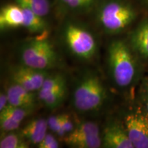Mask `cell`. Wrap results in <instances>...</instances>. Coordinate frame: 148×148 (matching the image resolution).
<instances>
[{"instance_id": "30bf717a", "label": "cell", "mask_w": 148, "mask_h": 148, "mask_svg": "<svg viewBox=\"0 0 148 148\" xmlns=\"http://www.w3.org/2000/svg\"><path fill=\"white\" fill-rule=\"evenodd\" d=\"M23 9L18 4L3 6L0 12V28L1 30L23 26Z\"/></svg>"}, {"instance_id": "4fadbf2b", "label": "cell", "mask_w": 148, "mask_h": 148, "mask_svg": "<svg viewBox=\"0 0 148 148\" xmlns=\"http://www.w3.org/2000/svg\"><path fill=\"white\" fill-rule=\"evenodd\" d=\"M23 12V26L32 33H42L47 28V23L40 16L29 9L21 7Z\"/></svg>"}, {"instance_id": "d4e9b609", "label": "cell", "mask_w": 148, "mask_h": 148, "mask_svg": "<svg viewBox=\"0 0 148 148\" xmlns=\"http://www.w3.org/2000/svg\"><path fill=\"white\" fill-rule=\"evenodd\" d=\"M48 127L53 132L59 134L60 131L61 125V114L60 115L51 116L47 119Z\"/></svg>"}, {"instance_id": "e0dca14e", "label": "cell", "mask_w": 148, "mask_h": 148, "mask_svg": "<svg viewBox=\"0 0 148 148\" xmlns=\"http://www.w3.org/2000/svg\"><path fill=\"white\" fill-rule=\"evenodd\" d=\"M99 128L97 123L92 121H84L79 123L66 136L70 138L79 137L86 135H99Z\"/></svg>"}, {"instance_id": "5b68a950", "label": "cell", "mask_w": 148, "mask_h": 148, "mask_svg": "<svg viewBox=\"0 0 148 148\" xmlns=\"http://www.w3.org/2000/svg\"><path fill=\"white\" fill-rule=\"evenodd\" d=\"M64 38L70 51L79 58L90 59L95 53L97 42L95 38L82 27L68 25L64 29Z\"/></svg>"}, {"instance_id": "7402d4cb", "label": "cell", "mask_w": 148, "mask_h": 148, "mask_svg": "<svg viewBox=\"0 0 148 148\" xmlns=\"http://www.w3.org/2000/svg\"><path fill=\"white\" fill-rule=\"evenodd\" d=\"M68 8L73 10H84L93 4L95 0H60Z\"/></svg>"}, {"instance_id": "44dd1931", "label": "cell", "mask_w": 148, "mask_h": 148, "mask_svg": "<svg viewBox=\"0 0 148 148\" xmlns=\"http://www.w3.org/2000/svg\"><path fill=\"white\" fill-rule=\"evenodd\" d=\"M1 112H4L5 113L9 114V115L12 116L13 119L16 120V121L21 122L24 118L29 113L30 110L11 106V105L8 104Z\"/></svg>"}, {"instance_id": "ffe728a7", "label": "cell", "mask_w": 148, "mask_h": 148, "mask_svg": "<svg viewBox=\"0 0 148 148\" xmlns=\"http://www.w3.org/2000/svg\"><path fill=\"white\" fill-rule=\"evenodd\" d=\"M21 122L16 121L4 112H0V126L4 132H11L17 129Z\"/></svg>"}, {"instance_id": "5bb4252c", "label": "cell", "mask_w": 148, "mask_h": 148, "mask_svg": "<svg viewBox=\"0 0 148 148\" xmlns=\"http://www.w3.org/2000/svg\"><path fill=\"white\" fill-rule=\"evenodd\" d=\"M64 141L68 145L77 148H99L102 145V139L99 135H86L79 137L66 136Z\"/></svg>"}, {"instance_id": "83f0119b", "label": "cell", "mask_w": 148, "mask_h": 148, "mask_svg": "<svg viewBox=\"0 0 148 148\" xmlns=\"http://www.w3.org/2000/svg\"><path fill=\"white\" fill-rule=\"evenodd\" d=\"M147 1H148V0H147Z\"/></svg>"}, {"instance_id": "ba28073f", "label": "cell", "mask_w": 148, "mask_h": 148, "mask_svg": "<svg viewBox=\"0 0 148 148\" xmlns=\"http://www.w3.org/2000/svg\"><path fill=\"white\" fill-rule=\"evenodd\" d=\"M102 145L107 148H134L125 129L118 125H110L105 129Z\"/></svg>"}, {"instance_id": "8fae6325", "label": "cell", "mask_w": 148, "mask_h": 148, "mask_svg": "<svg viewBox=\"0 0 148 148\" xmlns=\"http://www.w3.org/2000/svg\"><path fill=\"white\" fill-rule=\"evenodd\" d=\"M47 120L37 119L29 121L21 130L22 137L31 143L38 145L47 134Z\"/></svg>"}, {"instance_id": "ac0fdd59", "label": "cell", "mask_w": 148, "mask_h": 148, "mask_svg": "<svg viewBox=\"0 0 148 148\" xmlns=\"http://www.w3.org/2000/svg\"><path fill=\"white\" fill-rule=\"evenodd\" d=\"M66 95V85L60 86L48 94L41 99V101L47 108L53 109L60 106L64 100Z\"/></svg>"}, {"instance_id": "484cf974", "label": "cell", "mask_w": 148, "mask_h": 148, "mask_svg": "<svg viewBox=\"0 0 148 148\" xmlns=\"http://www.w3.org/2000/svg\"><path fill=\"white\" fill-rule=\"evenodd\" d=\"M142 97H143V100L145 103L146 108L148 112V80H145L143 86V89H142Z\"/></svg>"}, {"instance_id": "d6986e66", "label": "cell", "mask_w": 148, "mask_h": 148, "mask_svg": "<svg viewBox=\"0 0 148 148\" xmlns=\"http://www.w3.org/2000/svg\"><path fill=\"white\" fill-rule=\"evenodd\" d=\"M1 148H27L28 144L21 137L13 133L7 134L0 141Z\"/></svg>"}, {"instance_id": "7a4b0ae2", "label": "cell", "mask_w": 148, "mask_h": 148, "mask_svg": "<svg viewBox=\"0 0 148 148\" xmlns=\"http://www.w3.org/2000/svg\"><path fill=\"white\" fill-rule=\"evenodd\" d=\"M136 12L134 7L125 0H108L98 12V21L108 33H119L134 21Z\"/></svg>"}, {"instance_id": "603a6c76", "label": "cell", "mask_w": 148, "mask_h": 148, "mask_svg": "<svg viewBox=\"0 0 148 148\" xmlns=\"http://www.w3.org/2000/svg\"><path fill=\"white\" fill-rule=\"evenodd\" d=\"M74 130L73 122L68 114H61L60 131L58 135L60 136L69 134Z\"/></svg>"}, {"instance_id": "4316f807", "label": "cell", "mask_w": 148, "mask_h": 148, "mask_svg": "<svg viewBox=\"0 0 148 148\" xmlns=\"http://www.w3.org/2000/svg\"><path fill=\"white\" fill-rule=\"evenodd\" d=\"M8 104V98L7 93L5 94L1 92L0 95V112L2 111Z\"/></svg>"}, {"instance_id": "277c9868", "label": "cell", "mask_w": 148, "mask_h": 148, "mask_svg": "<svg viewBox=\"0 0 148 148\" xmlns=\"http://www.w3.org/2000/svg\"><path fill=\"white\" fill-rule=\"evenodd\" d=\"M22 63L40 70L56 65L57 55L50 40L47 38H34L24 44L21 50Z\"/></svg>"}, {"instance_id": "2e32d148", "label": "cell", "mask_w": 148, "mask_h": 148, "mask_svg": "<svg viewBox=\"0 0 148 148\" xmlns=\"http://www.w3.org/2000/svg\"><path fill=\"white\" fill-rule=\"evenodd\" d=\"M16 3L25 7L42 17L47 15L50 10L49 0H15Z\"/></svg>"}, {"instance_id": "6da1fadb", "label": "cell", "mask_w": 148, "mask_h": 148, "mask_svg": "<svg viewBox=\"0 0 148 148\" xmlns=\"http://www.w3.org/2000/svg\"><path fill=\"white\" fill-rule=\"evenodd\" d=\"M108 63L111 75L117 86L125 87L134 80L136 65L134 56L123 41L114 40L108 48Z\"/></svg>"}, {"instance_id": "7c38bea8", "label": "cell", "mask_w": 148, "mask_h": 148, "mask_svg": "<svg viewBox=\"0 0 148 148\" xmlns=\"http://www.w3.org/2000/svg\"><path fill=\"white\" fill-rule=\"evenodd\" d=\"M130 43L133 49L143 58H148V19H145L131 34Z\"/></svg>"}, {"instance_id": "52a82bcc", "label": "cell", "mask_w": 148, "mask_h": 148, "mask_svg": "<svg viewBox=\"0 0 148 148\" xmlns=\"http://www.w3.org/2000/svg\"><path fill=\"white\" fill-rule=\"evenodd\" d=\"M48 75L46 70L34 69L22 64L14 68L11 77L14 83L21 85L29 91L34 92L39 90Z\"/></svg>"}, {"instance_id": "cb8c5ba5", "label": "cell", "mask_w": 148, "mask_h": 148, "mask_svg": "<svg viewBox=\"0 0 148 148\" xmlns=\"http://www.w3.org/2000/svg\"><path fill=\"white\" fill-rule=\"evenodd\" d=\"M39 148H58L59 144L58 140L51 134H47L41 141L37 145Z\"/></svg>"}, {"instance_id": "3957f363", "label": "cell", "mask_w": 148, "mask_h": 148, "mask_svg": "<svg viewBox=\"0 0 148 148\" xmlns=\"http://www.w3.org/2000/svg\"><path fill=\"white\" fill-rule=\"evenodd\" d=\"M106 89L100 78L95 74L85 75L73 92V103L80 112L97 110L104 102Z\"/></svg>"}, {"instance_id": "9c48e42d", "label": "cell", "mask_w": 148, "mask_h": 148, "mask_svg": "<svg viewBox=\"0 0 148 148\" xmlns=\"http://www.w3.org/2000/svg\"><path fill=\"white\" fill-rule=\"evenodd\" d=\"M6 93L8 103L11 106L29 110H31L34 106V94L33 92L25 89L21 85L14 83L8 88Z\"/></svg>"}, {"instance_id": "9a60e30c", "label": "cell", "mask_w": 148, "mask_h": 148, "mask_svg": "<svg viewBox=\"0 0 148 148\" xmlns=\"http://www.w3.org/2000/svg\"><path fill=\"white\" fill-rule=\"evenodd\" d=\"M64 85H66V81L62 75L58 73L52 75H49L46 77L41 88L38 90V99L41 100L48 94L51 93L53 90Z\"/></svg>"}, {"instance_id": "8992f818", "label": "cell", "mask_w": 148, "mask_h": 148, "mask_svg": "<svg viewBox=\"0 0 148 148\" xmlns=\"http://www.w3.org/2000/svg\"><path fill=\"white\" fill-rule=\"evenodd\" d=\"M125 130L135 148H148V117L140 112L127 114Z\"/></svg>"}]
</instances>
